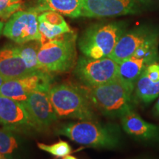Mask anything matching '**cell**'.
<instances>
[{"label":"cell","instance_id":"25","mask_svg":"<svg viewBox=\"0 0 159 159\" xmlns=\"http://www.w3.org/2000/svg\"><path fill=\"white\" fill-rule=\"evenodd\" d=\"M3 28H4V24L2 21H0V35H1L2 33Z\"/></svg>","mask_w":159,"mask_h":159},{"label":"cell","instance_id":"4","mask_svg":"<svg viewBox=\"0 0 159 159\" xmlns=\"http://www.w3.org/2000/svg\"><path fill=\"white\" fill-rule=\"evenodd\" d=\"M77 35L73 31L42 43L38 60L43 71L62 73L70 71L76 65Z\"/></svg>","mask_w":159,"mask_h":159},{"label":"cell","instance_id":"22","mask_svg":"<svg viewBox=\"0 0 159 159\" xmlns=\"http://www.w3.org/2000/svg\"><path fill=\"white\" fill-rule=\"evenodd\" d=\"M153 112H154L155 115H156V116H159V99H158V101H157L156 105H155Z\"/></svg>","mask_w":159,"mask_h":159},{"label":"cell","instance_id":"20","mask_svg":"<svg viewBox=\"0 0 159 159\" xmlns=\"http://www.w3.org/2000/svg\"><path fill=\"white\" fill-rule=\"evenodd\" d=\"M38 147L40 150L49 152L52 156L58 158L68 156L71 153V148L68 142L65 141H59L52 145H47L42 143H38Z\"/></svg>","mask_w":159,"mask_h":159},{"label":"cell","instance_id":"14","mask_svg":"<svg viewBox=\"0 0 159 159\" xmlns=\"http://www.w3.org/2000/svg\"><path fill=\"white\" fill-rule=\"evenodd\" d=\"M159 95V61L149 65L137 80L134 87L135 102L148 104Z\"/></svg>","mask_w":159,"mask_h":159},{"label":"cell","instance_id":"17","mask_svg":"<svg viewBox=\"0 0 159 159\" xmlns=\"http://www.w3.org/2000/svg\"><path fill=\"white\" fill-rule=\"evenodd\" d=\"M37 9L40 12L54 11L72 19L81 16V0H38Z\"/></svg>","mask_w":159,"mask_h":159},{"label":"cell","instance_id":"24","mask_svg":"<svg viewBox=\"0 0 159 159\" xmlns=\"http://www.w3.org/2000/svg\"><path fill=\"white\" fill-rule=\"evenodd\" d=\"M63 159H77V158H75V157H74V156H69V155H68V156H66L64 157H63Z\"/></svg>","mask_w":159,"mask_h":159},{"label":"cell","instance_id":"10","mask_svg":"<svg viewBox=\"0 0 159 159\" xmlns=\"http://www.w3.org/2000/svg\"><path fill=\"white\" fill-rule=\"evenodd\" d=\"M156 40H159V32L148 26L126 30L108 57L119 64L132 56L137 49L145 43Z\"/></svg>","mask_w":159,"mask_h":159},{"label":"cell","instance_id":"8","mask_svg":"<svg viewBox=\"0 0 159 159\" xmlns=\"http://www.w3.org/2000/svg\"><path fill=\"white\" fill-rule=\"evenodd\" d=\"M41 13L37 7L15 13L4 26L3 35L14 42L21 44L29 41H41L39 18Z\"/></svg>","mask_w":159,"mask_h":159},{"label":"cell","instance_id":"19","mask_svg":"<svg viewBox=\"0 0 159 159\" xmlns=\"http://www.w3.org/2000/svg\"><path fill=\"white\" fill-rule=\"evenodd\" d=\"M18 148L16 139L7 129L0 128V153L10 155Z\"/></svg>","mask_w":159,"mask_h":159},{"label":"cell","instance_id":"18","mask_svg":"<svg viewBox=\"0 0 159 159\" xmlns=\"http://www.w3.org/2000/svg\"><path fill=\"white\" fill-rule=\"evenodd\" d=\"M41 45V43L39 41H34L33 42L29 41L17 46L20 55L25 61L27 69L31 73L43 71L38 60V52Z\"/></svg>","mask_w":159,"mask_h":159},{"label":"cell","instance_id":"12","mask_svg":"<svg viewBox=\"0 0 159 159\" xmlns=\"http://www.w3.org/2000/svg\"><path fill=\"white\" fill-rule=\"evenodd\" d=\"M0 124L9 130L32 128L28 115L22 103L1 94Z\"/></svg>","mask_w":159,"mask_h":159},{"label":"cell","instance_id":"26","mask_svg":"<svg viewBox=\"0 0 159 159\" xmlns=\"http://www.w3.org/2000/svg\"><path fill=\"white\" fill-rule=\"evenodd\" d=\"M0 159H6V158L5 157V156H4V155L0 153Z\"/></svg>","mask_w":159,"mask_h":159},{"label":"cell","instance_id":"23","mask_svg":"<svg viewBox=\"0 0 159 159\" xmlns=\"http://www.w3.org/2000/svg\"><path fill=\"white\" fill-rule=\"evenodd\" d=\"M5 81H7V80H6L5 78H4L3 77H2L1 75H0V87L2 85V84L5 82Z\"/></svg>","mask_w":159,"mask_h":159},{"label":"cell","instance_id":"27","mask_svg":"<svg viewBox=\"0 0 159 159\" xmlns=\"http://www.w3.org/2000/svg\"><path fill=\"white\" fill-rule=\"evenodd\" d=\"M136 159H152V158H136Z\"/></svg>","mask_w":159,"mask_h":159},{"label":"cell","instance_id":"7","mask_svg":"<svg viewBox=\"0 0 159 159\" xmlns=\"http://www.w3.org/2000/svg\"><path fill=\"white\" fill-rule=\"evenodd\" d=\"M81 16L115 17L141 13L148 6V0H81Z\"/></svg>","mask_w":159,"mask_h":159},{"label":"cell","instance_id":"2","mask_svg":"<svg viewBox=\"0 0 159 159\" xmlns=\"http://www.w3.org/2000/svg\"><path fill=\"white\" fill-rule=\"evenodd\" d=\"M57 134L68 137L77 144L94 148L115 149L122 143V134L118 125L85 120L63 125Z\"/></svg>","mask_w":159,"mask_h":159},{"label":"cell","instance_id":"6","mask_svg":"<svg viewBox=\"0 0 159 159\" xmlns=\"http://www.w3.org/2000/svg\"><path fill=\"white\" fill-rule=\"evenodd\" d=\"M74 73L85 86L94 87L114 80L119 77V64L109 57L94 59L80 57Z\"/></svg>","mask_w":159,"mask_h":159},{"label":"cell","instance_id":"11","mask_svg":"<svg viewBox=\"0 0 159 159\" xmlns=\"http://www.w3.org/2000/svg\"><path fill=\"white\" fill-rule=\"evenodd\" d=\"M22 104L28 115L32 128L35 130H47L57 120L49 93L41 91L31 93Z\"/></svg>","mask_w":159,"mask_h":159},{"label":"cell","instance_id":"1","mask_svg":"<svg viewBox=\"0 0 159 159\" xmlns=\"http://www.w3.org/2000/svg\"><path fill=\"white\" fill-rule=\"evenodd\" d=\"M83 88L94 108L105 116L121 118L133 110L134 88L119 77L105 84Z\"/></svg>","mask_w":159,"mask_h":159},{"label":"cell","instance_id":"13","mask_svg":"<svg viewBox=\"0 0 159 159\" xmlns=\"http://www.w3.org/2000/svg\"><path fill=\"white\" fill-rule=\"evenodd\" d=\"M159 61L158 49L143 55L134 54L119 63V78L131 87L149 65Z\"/></svg>","mask_w":159,"mask_h":159},{"label":"cell","instance_id":"3","mask_svg":"<svg viewBox=\"0 0 159 159\" xmlns=\"http://www.w3.org/2000/svg\"><path fill=\"white\" fill-rule=\"evenodd\" d=\"M49 97L57 118L96 120L95 109L83 87L61 83L51 87Z\"/></svg>","mask_w":159,"mask_h":159},{"label":"cell","instance_id":"9","mask_svg":"<svg viewBox=\"0 0 159 159\" xmlns=\"http://www.w3.org/2000/svg\"><path fill=\"white\" fill-rule=\"evenodd\" d=\"M52 80L50 73L37 71L21 78L5 81L0 87V94L22 103L30 94L35 91L49 93Z\"/></svg>","mask_w":159,"mask_h":159},{"label":"cell","instance_id":"5","mask_svg":"<svg viewBox=\"0 0 159 159\" xmlns=\"http://www.w3.org/2000/svg\"><path fill=\"white\" fill-rule=\"evenodd\" d=\"M124 22L97 24L86 29L78 41V47L85 57L99 59L108 57L126 31Z\"/></svg>","mask_w":159,"mask_h":159},{"label":"cell","instance_id":"15","mask_svg":"<svg viewBox=\"0 0 159 159\" xmlns=\"http://www.w3.org/2000/svg\"><path fill=\"white\" fill-rule=\"evenodd\" d=\"M123 130L129 136L146 142L159 141V127L142 119L134 110L121 117Z\"/></svg>","mask_w":159,"mask_h":159},{"label":"cell","instance_id":"21","mask_svg":"<svg viewBox=\"0 0 159 159\" xmlns=\"http://www.w3.org/2000/svg\"><path fill=\"white\" fill-rule=\"evenodd\" d=\"M22 0H0V19L7 20L19 11Z\"/></svg>","mask_w":159,"mask_h":159},{"label":"cell","instance_id":"16","mask_svg":"<svg viewBox=\"0 0 159 159\" xmlns=\"http://www.w3.org/2000/svg\"><path fill=\"white\" fill-rule=\"evenodd\" d=\"M32 74L17 46L8 44L0 49V75L7 80L19 79Z\"/></svg>","mask_w":159,"mask_h":159}]
</instances>
